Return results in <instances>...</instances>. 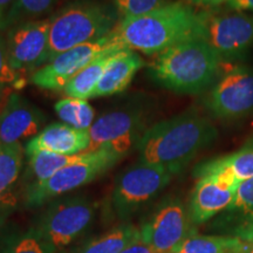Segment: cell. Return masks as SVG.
<instances>
[{"label":"cell","instance_id":"obj_1","mask_svg":"<svg viewBox=\"0 0 253 253\" xmlns=\"http://www.w3.org/2000/svg\"><path fill=\"white\" fill-rule=\"evenodd\" d=\"M217 136L218 130L211 120L196 110H188L149 126L136 148L140 151V162L162 167L173 175Z\"/></svg>","mask_w":253,"mask_h":253},{"label":"cell","instance_id":"obj_2","mask_svg":"<svg viewBox=\"0 0 253 253\" xmlns=\"http://www.w3.org/2000/svg\"><path fill=\"white\" fill-rule=\"evenodd\" d=\"M112 37L126 49L157 55L183 41L203 38L202 12L182 1L168 2L149 13L122 19Z\"/></svg>","mask_w":253,"mask_h":253},{"label":"cell","instance_id":"obj_3","mask_svg":"<svg viewBox=\"0 0 253 253\" xmlns=\"http://www.w3.org/2000/svg\"><path fill=\"white\" fill-rule=\"evenodd\" d=\"M219 55L203 38H194L156 55L150 66L155 81L178 94H197L219 75Z\"/></svg>","mask_w":253,"mask_h":253},{"label":"cell","instance_id":"obj_4","mask_svg":"<svg viewBox=\"0 0 253 253\" xmlns=\"http://www.w3.org/2000/svg\"><path fill=\"white\" fill-rule=\"evenodd\" d=\"M119 23V12L113 6L95 0L71 2L50 18L48 61L66 50L109 36Z\"/></svg>","mask_w":253,"mask_h":253},{"label":"cell","instance_id":"obj_5","mask_svg":"<svg viewBox=\"0 0 253 253\" xmlns=\"http://www.w3.org/2000/svg\"><path fill=\"white\" fill-rule=\"evenodd\" d=\"M120 156L108 150L87 151L78 161L66 166L45 182L30 184L26 202L30 207H40L50 199L93 182L114 167Z\"/></svg>","mask_w":253,"mask_h":253},{"label":"cell","instance_id":"obj_6","mask_svg":"<svg viewBox=\"0 0 253 253\" xmlns=\"http://www.w3.org/2000/svg\"><path fill=\"white\" fill-rule=\"evenodd\" d=\"M147 113L141 107L116 109L101 115L89 129L88 151L108 150L123 157L138 142L149 126Z\"/></svg>","mask_w":253,"mask_h":253},{"label":"cell","instance_id":"obj_7","mask_svg":"<svg viewBox=\"0 0 253 253\" xmlns=\"http://www.w3.org/2000/svg\"><path fill=\"white\" fill-rule=\"evenodd\" d=\"M172 173L162 167L137 163L118 177L112 195L113 208L126 219L160 194L171 181Z\"/></svg>","mask_w":253,"mask_h":253},{"label":"cell","instance_id":"obj_8","mask_svg":"<svg viewBox=\"0 0 253 253\" xmlns=\"http://www.w3.org/2000/svg\"><path fill=\"white\" fill-rule=\"evenodd\" d=\"M95 204L86 197L59 199L46 209L34 230L60 251L87 230L95 216Z\"/></svg>","mask_w":253,"mask_h":253},{"label":"cell","instance_id":"obj_9","mask_svg":"<svg viewBox=\"0 0 253 253\" xmlns=\"http://www.w3.org/2000/svg\"><path fill=\"white\" fill-rule=\"evenodd\" d=\"M203 39L221 60L244 56L253 46V17L244 12H202Z\"/></svg>","mask_w":253,"mask_h":253},{"label":"cell","instance_id":"obj_10","mask_svg":"<svg viewBox=\"0 0 253 253\" xmlns=\"http://www.w3.org/2000/svg\"><path fill=\"white\" fill-rule=\"evenodd\" d=\"M114 48H125L112 33L96 41L71 48L49 60L32 74L31 82L47 90H63L67 84L91 61Z\"/></svg>","mask_w":253,"mask_h":253},{"label":"cell","instance_id":"obj_11","mask_svg":"<svg viewBox=\"0 0 253 253\" xmlns=\"http://www.w3.org/2000/svg\"><path fill=\"white\" fill-rule=\"evenodd\" d=\"M205 107L214 118L237 120L253 112V67L236 66L213 84Z\"/></svg>","mask_w":253,"mask_h":253},{"label":"cell","instance_id":"obj_12","mask_svg":"<svg viewBox=\"0 0 253 253\" xmlns=\"http://www.w3.org/2000/svg\"><path fill=\"white\" fill-rule=\"evenodd\" d=\"M50 19L18 24L9 28L6 45L11 67L18 72H31L48 61Z\"/></svg>","mask_w":253,"mask_h":253},{"label":"cell","instance_id":"obj_13","mask_svg":"<svg viewBox=\"0 0 253 253\" xmlns=\"http://www.w3.org/2000/svg\"><path fill=\"white\" fill-rule=\"evenodd\" d=\"M192 221L179 201H170L140 227L141 238L157 253H172L192 233Z\"/></svg>","mask_w":253,"mask_h":253},{"label":"cell","instance_id":"obj_14","mask_svg":"<svg viewBox=\"0 0 253 253\" xmlns=\"http://www.w3.org/2000/svg\"><path fill=\"white\" fill-rule=\"evenodd\" d=\"M198 177L189 205L192 224H203L221 211L227 210L235 201L239 184L218 172H195Z\"/></svg>","mask_w":253,"mask_h":253},{"label":"cell","instance_id":"obj_15","mask_svg":"<svg viewBox=\"0 0 253 253\" xmlns=\"http://www.w3.org/2000/svg\"><path fill=\"white\" fill-rule=\"evenodd\" d=\"M45 114L17 93L11 94L0 112V144H13L38 135Z\"/></svg>","mask_w":253,"mask_h":253},{"label":"cell","instance_id":"obj_16","mask_svg":"<svg viewBox=\"0 0 253 253\" xmlns=\"http://www.w3.org/2000/svg\"><path fill=\"white\" fill-rule=\"evenodd\" d=\"M90 144L89 130H79L66 123H53L43 128L26 145V155L40 150L62 155L87 153Z\"/></svg>","mask_w":253,"mask_h":253},{"label":"cell","instance_id":"obj_17","mask_svg":"<svg viewBox=\"0 0 253 253\" xmlns=\"http://www.w3.org/2000/svg\"><path fill=\"white\" fill-rule=\"evenodd\" d=\"M143 65V60L134 50L126 48L120 50L110 61L91 97L122 93Z\"/></svg>","mask_w":253,"mask_h":253},{"label":"cell","instance_id":"obj_18","mask_svg":"<svg viewBox=\"0 0 253 253\" xmlns=\"http://www.w3.org/2000/svg\"><path fill=\"white\" fill-rule=\"evenodd\" d=\"M126 48H114L108 52L103 53L99 58L91 61L89 65L86 66L79 74L75 75L67 86L63 88V91L68 97L78 100L91 99L95 88L97 87L99 82L102 79L104 72L112 61L114 56L118 52Z\"/></svg>","mask_w":253,"mask_h":253},{"label":"cell","instance_id":"obj_19","mask_svg":"<svg viewBox=\"0 0 253 253\" xmlns=\"http://www.w3.org/2000/svg\"><path fill=\"white\" fill-rule=\"evenodd\" d=\"M252 243L240 237L202 236L192 232L172 253H248Z\"/></svg>","mask_w":253,"mask_h":253},{"label":"cell","instance_id":"obj_20","mask_svg":"<svg viewBox=\"0 0 253 253\" xmlns=\"http://www.w3.org/2000/svg\"><path fill=\"white\" fill-rule=\"evenodd\" d=\"M211 171L227 177L237 184L253 177V149L242 148L236 153L201 164L196 172Z\"/></svg>","mask_w":253,"mask_h":253},{"label":"cell","instance_id":"obj_21","mask_svg":"<svg viewBox=\"0 0 253 253\" xmlns=\"http://www.w3.org/2000/svg\"><path fill=\"white\" fill-rule=\"evenodd\" d=\"M24 148L20 142L0 144V204L5 203L20 176Z\"/></svg>","mask_w":253,"mask_h":253},{"label":"cell","instance_id":"obj_22","mask_svg":"<svg viewBox=\"0 0 253 253\" xmlns=\"http://www.w3.org/2000/svg\"><path fill=\"white\" fill-rule=\"evenodd\" d=\"M138 235V227L122 225L110 230L99 238L90 240L73 253H121Z\"/></svg>","mask_w":253,"mask_h":253},{"label":"cell","instance_id":"obj_23","mask_svg":"<svg viewBox=\"0 0 253 253\" xmlns=\"http://www.w3.org/2000/svg\"><path fill=\"white\" fill-rule=\"evenodd\" d=\"M82 154L62 155L47 150L28 154V166H30V171L34 178V182H32L31 184L47 181L60 169L78 161Z\"/></svg>","mask_w":253,"mask_h":253},{"label":"cell","instance_id":"obj_24","mask_svg":"<svg viewBox=\"0 0 253 253\" xmlns=\"http://www.w3.org/2000/svg\"><path fill=\"white\" fill-rule=\"evenodd\" d=\"M227 211L235 214L239 220L237 227L240 238L252 242L253 240V177L240 183L233 203Z\"/></svg>","mask_w":253,"mask_h":253},{"label":"cell","instance_id":"obj_25","mask_svg":"<svg viewBox=\"0 0 253 253\" xmlns=\"http://www.w3.org/2000/svg\"><path fill=\"white\" fill-rule=\"evenodd\" d=\"M54 109L63 123L79 130H89L94 123L93 107L84 100L66 97L55 103Z\"/></svg>","mask_w":253,"mask_h":253},{"label":"cell","instance_id":"obj_26","mask_svg":"<svg viewBox=\"0 0 253 253\" xmlns=\"http://www.w3.org/2000/svg\"><path fill=\"white\" fill-rule=\"evenodd\" d=\"M58 0H14L13 5L6 15L4 28L13 27L25 21L37 20L50 8Z\"/></svg>","mask_w":253,"mask_h":253},{"label":"cell","instance_id":"obj_27","mask_svg":"<svg viewBox=\"0 0 253 253\" xmlns=\"http://www.w3.org/2000/svg\"><path fill=\"white\" fill-rule=\"evenodd\" d=\"M54 246L47 243L36 230L15 240L4 253H58Z\"/></svg>","mask_w":253,"mask_h":253},{"label":"cell","instance_id":"obj_28","mask_svg":"<svg viewBox=\"0 0 253 253\" xmlns=\"http://www.w3.org/2000/svg\"><path fill=\"white\" fill-rule=\"evenodd\" d=\"M113 2L119 14H121L122 19H125L149 13L167 5L169 1L168 0H113Z\"/></svg>","mask_w":253,"mask_h":253},{"label":"cell","instance_id":"obj_29","mask_svg":"<svg viewBox=\"0 0 253 253\" xmlns=\"http://www.w3.org/2000/svg\"><path fill=\"white\" fill-rule=\"evenodd\" d=\"M21 82L20 74L9 65L6 39L0 33V94L8 87H20Z\"/></svg>","mask_w":253,"mask_h":253},{"label":"cell","instance_id":"obj_30","mask_svg":"<svg viewBox=\"0 0 253 253\" xmlns=\"http://www.w3.org/2000/svg\"><path fill=\"white\" fill-rule=\"evenodd\" d=\"M121 253H157L155 250L143 242L141 238V233Z\"/></svg>","mask_w":253,"mask_h":253},{"label":"cell","instance_id":"obj_31","mask_svg":"<svg viewBox=\"0 0 253 253\" xmlns=\"http://www.w3.org/2000/svg\"><path fill=\"white\" fill-rule=\"evenodd\" d=\"M226 9L235 12H253V0H227Z\"/></svg>","mask_w":253,"mask_h":253},{"label":"cell","instance_id":"obj_32","mask_svg":"<svg viewBox=\"0 0 253 253\" xmlns=\"http://www.w3.org/2000/svg\"><path fill=\"white\" fill-rule=\"evenodd\" d=\"M13 2L14 0H0V30H4L6 15H7Z\"/></svg>","mask_w":253,"mask_h":253},{"label":"cell","instance_id":"obj_33","mask_svg":"<svg viewBox=\"0 0 253 253\" xmlns=\"http://www.w3.org/2000/svg\"><path fill=\"white\" fill-rule=\"evenodd\" d=\"M190 4L202 6V7H217V6L224 5L227 0H188Z\"/></svg>","mask_w":253,"mask_h":253},{"label":"cell","instance_id":"obj_34","mask_svg":"<svg viewBox=\"0 0 253 253\" xmlns=\"http://www.w3.org/2000/svg\"><path fill=\"white\" fill-rule=\"evenodd\" d=\"M243 148H248V149H253V135L249 138L248 141L245 142L244 145H243Z\"/></svg>","mask_w":253,"mask_h":253},{"label":"cell","instance_id":"obj_35","mask_svg":"<svg viewBox=\"0 0 253 253\" xmlns=\"http://www.w3.org/2000/svg\"><path fill=\"white\" fill-rule=\"evenodd\" d=\"M248 253H253V245H252V249H251V250H250V251H249Z\"/></svg>","mask_w":253,"mask_h":253},{"label":"cell","instance_id":"obj_36","mask_svg":"<svg viewBox=\"0 0 253 253\" xmlns=\"http://www.w3.org/2000/svg\"><path fill=\"white\" fill-rule=\"evenodd\" d=\"M251 243H252V245H253V240H252V242H251Z\"/></svg>","mask_w":253,"mask_h":253}]
</instances>
